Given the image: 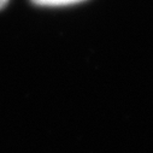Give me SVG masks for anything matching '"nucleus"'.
Returning a JSON list of instances; mask_svg holds the SVG:
<instances>
[{
	"label": "nucleus",
	"instance_id": "nucleus-1",
	"mask_svg": "<svg viewBox=\"0 0 153 153\" xmlns=\"http://www.w3.org/2000/svg\"><path fill=\"white\" fill-rule=\"evenodd\" d=\"M33 1L36 5H41V6H60V5L79 3L82 1V0H33Z\"/></svg>",
	"mask_w": 153,
	"mask_h": 153
},
{
	"label": "nucleus",
	"instance_id": "nucleus-2",
	"mask_svg": "<svg viewBox=\"0 0 153 153\" xmlns=\"http://www.w3.org/2000/svg\"><path fill=\"white\" fill-rule=\"evenodd\" d=\"M7 3H9V0H0V10L4 9Z\"/></svg>",
	"mask_w": 153,
	"mask_h": 153
}]
</instances>
